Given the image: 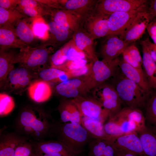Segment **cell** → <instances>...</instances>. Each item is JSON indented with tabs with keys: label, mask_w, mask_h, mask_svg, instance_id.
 I'll return each mask as SVG.
<instances>
[{
	"label": "cell",
	"mask_w": 156,
	"mask_h": 156,
	"mask_svg": "<svg viewBox=\"0 0 156 156\" xmlns=\"http://www.w3.org/2000/svg\"><path fill=\"white\" fill-rule=\"evenodd\" d=\"M50 118L39 108L25 107L15 120L16 132L34 141L44 140L49 135L52 122Z\"/></svg>",
	"instance_id": "1"
},
{
	"label": "cell",
	"mask_w": 156,
	"mask_h": 156,
	"mask_svg": "<svg viewBox=\"0 0 156 156\" xmlns=\"http://www.w3.org/2000/svg\"><path fill=\"white\" fill-rule=\"evenodd\" d=\"M49 136L76 151H84L92 138L84 127L77 123H63L52 120Z\"/></svg>",
	"instance_id": "2"
},
{
	"label": "cell",
	"mask_w": 156,
	"mask_h": 156,
	"mask_svg": "<svg viewBox=\"0 0 156 156\" xmlns=\"http://www.w3.org/2000/svg\"><path fill=\"white\" fill-rule=\"evenodd\" d=\"M116 71L115 74L116 76L115 85H112L117 91L122 103L133 108L140 109L145 107L150 94L135 83L126 78L121 72L117 74Z\"/></svg>",
	"instance_id": "3"
},
{
	"label": "cell",
	"mask_w": 156,
	"mask_h": 156,
	"mask_svg": "<svg viewBox=\"0 0 156 156\" xmlns=\"http://www.w3.org/2000/svg\"><path fill=\"white\" fill-rule=\"evenodd\" d=\"M120 60L118 57L111 61L98 59L92 62L88 72L81 76L88 90L90 91L113 77L119 67Z\"/></svg>",
	"instance_id": "4"
},
{
	"label": "cell",
	"mask_w": 156,
	"mask_h": 156,
	"mask_svg": "<svg viewBox=\"0 0 156 156\" xmlns=\"http://www.w3.org/2000/svg\"><path fill=\"white\" fill-rule=\"evenodd\" d=\"M50 53L45 47L32 48L26 46L21 49L20 52L16 54L14 64L18 63L20 67L29 71H38L44 69Z\"/></svg>",
	"instance_id": "5"
},
{
	"label": "cell",
	"mask_w": 156,
	"mask_h": 156,
	"mask_svg": "<svg viewBox=\"0 0 156 156\" xmlns=\"http://www.w3.org/2000/svg\"><path fill=\"white\" fill-rule=\"evenodd\" d=\"M92 92V96L108 113V120L114 118L122 109V102L112 85L105 82L93 88Z\"/></svg>",
	"instance_id": "6"
},
{
	"label": "cell",
	"mask_w": 156,
	"mask_h": 156,
	"mask_svg": "<svg viewBox=\"0 0 156 156\" xmlns=\"http://www.w3.org/2000/svg\"><path fill=\"white\" fill-rule=\"evenodd\" d=\"M150 9L138 13L119 35L121 39L129 44L140 39L153 17Z\"/></svg>",
	"instance_id": "7"
},
{
	"label": "cell",
	"mask_w": 156,
	"mask_h": 156,
	"mask_svg": "<svg viewBox=\"0 0 156 156\" xmlns=\"http://www.w3.org/2000/svg\"><path fill=\"white\" fill-rule=\"evenodd\" d=\"M81 116L100 121L104 123L108 120V114L101 104L92 96H87L72 99Z\"/></svg>",
	"instance_id": "8"
},
{
	"label": "cell",
	"mask_w": 156,
	"mask_h": 156,
	"mask_svg": "<svg viewBox=\"0 0 156 156\" xmlns=\"http://www.w3.org/2000/svg\"><path fill=\"white\" fill-rule=\"evenodd\" d=\"M33 75L30 71L25 68H14L9 74L2 87L9 92L22 94L32 82Z\"/></svg>",
	"instance_id": "9"
},
{
	"label": "cell",
	"mask_w": 156,
	"mask_h": 156,
	"mask_svg": "<svg viewBox=\"0 0 156 156\" xmlns=\"http://www.w3.org/2000/svg\"><path fill=\"white\" fill-rule=\"evenodd\" d=\"M146 0H102L96 4V13L109 15L116 12H127L146 4Z\"/></svg>",
	"instance_id": "10"
},
{
	"label": "cell",
	"mask_w": 156,
	"mask_h": 156,
	"mask_svg": "<svg viewBox=\"0 0 156 156\" xmlns=\"http://www.w3.org/2000/svg\"><path fill=\"white\" fill-rule=\"evenodd\" d=\"M147 8L146 4L133 10L116 12L110 15L108 20L109 32L107 37L120 35L138 13Z\"/></svg>",
	"instance_id": "11"
},
{
	"label": "cell",
	"mask_w": 156,
	"mask_h": 156,
	"mask_svg": "<svg viewBox=\"0 0 156 156\" xmlns=\"http://www.w3.org/2000/svg\"><path fill=\"white\" fill-rule=\"evenodd\" d=\"M108 142L115 151L128 152L135 156H145L136 132L122 135Z\"/></svg>",
	"instance_id": "12"
},
{
	"label": "cell",
	"mask_w": 156,
	"mask_h": 156,
	"mask_svg": "<svg viewBox=\"0 0 156 156\" xmlns=\"http://www.w3.org/2000/svg\"><path fill=\"white\" fill-rule=\"evenodd\" d=\"M55 90L60 95L73 99L87 96L90 92L81 76L59 83Z\"/></svg>",
	"instance_id": "13"
},
{
	"label": "cell",
	"mask_w": 156,
	"mask_h": 156,
	"mask_svg": "<svg viewBox=\"0 0 156 156\" xmlns=\"http://www.w3.org/2000/svg\"><path fill=\"white\" fill-rule=\"evenodd\" d=\"M30 141L35 152L44 153H59L68 156H78L84 151L74 150L55 140Z\"/></svg>",
	"instance_id": "14"
},
{
	"label": "cell",
	"mask_w": 156,
	"mask_h": 156,
	"mask_svg": "<svg viewBox=\"0 0 156 156\" xmlns=\"http://www.w3.org/2000/svg\"><path fill=\"white\" fill-rule=\"evenodd\" d=\"M102 45L101 53L103 59L111 61L117 58L129 45L117 36L107 37Z\"/></svg>",
	"instance_id": "15"
},
{
	"label": "cell",
	"mask_w": 156,
	"mask_h": 156,
	"mask_svg": "<svg viewBox=\"0 0 156 156\" xmlns=\"http://www.w3.org/2000/svg\"><path fill=\"white\" fill-rule=\"evenodd\" d=\"M121 72L128 79L133 81L149 95L152 90L150 87L144 71L134 67L120 60L119 65Z\"/></svg>",
	"instance_id": "16"
},
{
	"label": "cell",
	"mask_w": 156,
	"mask_h": 156,
	"mask_svg": "<svg viewBox=\"0 0 156 156\" xmlns=\"http://www.w3.org/2000/svg\"><path fill=\"white\" fill-rule=\"evenodd\" d=\"M30 140L29 137L20 135L16 132L1 134L0 138V156H14L17 147Z\"/></svg>",
	"instance_id": "17"
},
{
	"label": "cell",
	"mask_w": 156,
	"mask_h": 156,
	"mask_svg": "<svg viewBox=\"0 0 156 156\" xmlns=\"http://www.w3.org/2000/svg\"><path fill=\"white\" fill-rule=\"evenodd\" d=\"M109 16L96 13L88 19L87 30L88 34L94 40L107 36L109 32L108 20Z\"/></svg>",
	"instance_id": "18"
},
{
	"label": "cell",
	"mask_w": 156,
	"mask_h": 156,
	"mask_svg": "<svg viewBox=\"0 0 156 156\" xmlns=\"http://www.w3.org/2000/svg\"><path fill=\"white\" fill-rule=\"evenodd\" d=\"M137 133L145 156H156V126L146 125Z\"/></svg>",
	"instance_id": "19"
},
{
	"label": "cell",
	"mask_w": 156,
	"mask_h": 156,
	"mask_svg": "<svg viewBox=\"0 0 156 156\" xmlns=\"http://www.w3.org/2000/svg\"><path fill=\"white\" fill-rule=\"evenodd\" d=\"M58 109L60 116V122L77 123L82 125V117L72 99L61 101Z\"/></svg>",
	"instance_id": "20"
},
{
	"label": "cell",
	"mask_w": 156,
	"mask_h": 156,
	"mask_svg": "<svg viewBox=\"0 0 156 156\" xmlns=\"http://www.w3.org/2000/svg\"><path fill=\"white\" fill-rule=\"evenodd\" d=\"M27 90L30 98L38 103L47 101L52 93L51 87L49 83L41 79L32 82Z\"/></svg>",
	"instance_id": "21"
},
{
	"label": "cell",
	"mask_w": 156,
	"mask_h": 156,
	"mask_svg": "<svg viewBox=\"0 0 156 156\" xmlns=\"http://www.w3.org/2000/svg\"><path fill=\"white\" fill-rule=\"evenodd\" d=\"M72 40L75 46L83 52L86 58L91 62L98 59L94 48V40L88 34L78 31Z\"/></svg>",
	"instance_id": "22"
},
{
	"label": "cell",
	"mask_w": 156,
	"mask_h": 156,
	"mask_svg": "<svg viewBox=\"0 0 156 156\" xmlns=\"http://www.w3.org/2000/svg\"><path fill=\"white\" fill-rule=\"evenodd\" d=\"M81 17L75 13L63 10H58L54 14L53 21L70 31L76 32L79 27Z\"/></svg>",
	"instance_id": "23"
},
{
	"label": "cell",
	"mask_w": 156,
	"mask_h": 156,
	"mask_svg": "<svg viewBox=\"0 0 156 156\" xmlns=\"http://www.w3.org/2000/svg\"><path fill=\"white\" fill-rule=\"evenodd\" d=\"M144 71L150 88L156 90V64L151 57L144 40L141 41Z\"/></svg>",
	"instance_id": "24"
},
{
	"label": "cell",
	"mask_w": 156,
	"mask_h": 156,
	"mask_svg": "<svg viewBox=\"0 0 156 156\" xmlns=\"http://www.w3.org/2000/svg\"><path fill=\"white\" fill-rule=\"evenodd\" d=\"M0 50L5 51L9 48L21 49L27 45L16 36L13 27H2L0 28Z\"/></svg>",
	"instance_id": "25"
},
{
	"label": "cell",
	"mask_w": 156,
	"mask_h": 156,
	"mask_svg": "<svg viewBox=\"0 0 156 156\" xmlns=\"http://www.w3.org/2000/svg\"><path fill=\"white\" fill-rule=\"evenodd\" d=\"M60 6L64 10L75 13L82 17L92 8L96 1L91 0H58Z\"/></svg>",
	"instance_id": "26"
},
{
	"label": "cell",
	"mask_w": 156,
	"mask_h": 156,
	"mask_svg": "<svg viewBox=\"0 0 156 156\" xmlns=\"http://www.w3.org/2000/svg\"><path fill=\"white\" fill-rule=\"evenodd\" d=\"M104 123L99 120L82 117V125L92 139H101L107 141L108 137L105 131Z\"/></svg>",
	"instance_id": "27"
},
{
	"label": "cell",
	"mask_w": 156,
	"mask_h": 156,
	"mask_svg": "<svg viewBox=\"0 0 156 156\" xmlns=\"http://www.w3.org/2000/svg\"><path fill=\"white\" fill-rule=\"evenodd\" d=\"M16 54L13 52L0 50V87L3 86L10 72L14 68V60Z\"/></svg>",
	"instance_id": "28"
},
{
	"label": "cell",
	"mask_w": 156,
	"mask_h": 156,
	"mask_svg": "<svg viewBox=\"0 0 156 156\" xmlns=\"http://www.w3.org/2000/svg\"><path fill=\"white\" fill-rule=\"evenodd\" d=\"M25 15L16 8L7 9L0 7V26L13 27L20 20L24 18Z\"/></svg>",
	"instance_id": "29"
},
{
	"label": "cell",
	"mask_w": 156,
	"mask_h": 156,
	"mask_svg": "<svg viewBox=\"0 0 156 156\" xmlns=\"http://www.w3.org/2000/svg\"><path fill=\"white\" fill-rule=\"evenodd\" d=\"M15 33L19 39L26 45L32 42L36 37L33 32L32 25L23 18L18 21L15 25Z\"/></svg>",
	"instance_id": "30"
},
{
	"label": "cell",
	"mask_w": 156,
	"mask_h": 156,
	"mask_svg": "<svg viewBox=\"0 0 156 156\" xmlns=\"http://www.w3.org/2000/svg\"><path fill=\"white\" fill-rule=\"evenodd\" d=\"M119 113L133 121L135 124L137 129L136 132L146 127L144 116L140 109L126 107L122 108Z\"/></svg>",
	"instance_id": "31"
},
{
	"label": "cell",
	"mask_w": 156,
	"mask_h": 156,
	"mask_svg": "<svg viewBox=\"0 0 156 156\" xmlns=\"http://www.w3.org/2000/svg\"><path fill=\"white\" fill-rule=\"evenodd\" d=\"M145 107L146 125L156 126V90H153L150 94Z\"/></svg>",
	"instance_id": "32"
},
{
	"label": "cell",
	"mask_w": 156,
	"mask_h": 156,
	"mask_svg": "<svg viewBox=\"0 0 156 156\" xmlns=\"http://www.w3.org/2000/svg\"><path fill=\"white\" fill-rule=\"evenodd\" d=\"M32 27L35 37L43 40H47L48 38L49 31L48 24L41 16L34 18Z\"/></svg>",
	"instance_id": "33"
},
{
	"label": "cell",
	"mask_w": 156,
	"mask_h": 156,
	"mask_svg": "<svg viewBox=\"0 0 156 156\" xmlns=\"http://www.w3.org/2000/svg\"><path fill=\"white\" fill-rule=\"evenodd\" d=\"M66 72L58 69L50 67L44 69L39 72V75L41 79L47 82H62L63 76Z\"/></svg>",
	"instance_id": "34"
},
{
	"label": "cell",
	"mask_w": 156,
	"mask_h": 156,
	"mask_svg": "<svg viewBox=\"0 0 156 156\" xmlns=\"http://www.w3.org/2000/svg\"><path fill=\"white\" fill-rule=\"evenodd\" d=\"M48 25L49 31L57 41L63 42L69 36L71 31L54 21L49 22Z\"/></svg>",
	"instance_id": "35"
},
{
	"label": "cell",
	"mask_w": 156,
	"mask_h": 156,
	"mask_svg": "<svg viewBox=\"0 0 156 156\" xmlns=\"http://www.w3.org/2000/svg\"><path fill=\"white\" fill-rule=\"evenodd\" d=\"M109 120H113L119 125L124 134L136 132L137 131L135 124L119 113L113 118Z\"/></svg>",
	"instance_id": "36"
},
{
	"label": "cell",
	"mask_w": 156,
	"mask_h": 156,
	"mask_svg": "<svg viewBox=\"0 0 156 156\" xmlns=\"http://www.w3.org/2000/svg\"><path fill=\"white\" fill-rule=\"evenodd\" d=\"M107 141L92 139L88 143V156H103Z\"/></svg>",
	"instance_id": "37"
},
{
	"label": "cell",
	"mask_w": 156,
	"mask_h": 156,
	"mask_svg": "<svg viewBox=\"0 0 156 156\" xmlns=\"http://www.w3.org/2000/svg\"><path fill=\"white\" fill-rule=\"evenodd\" d=\"M15 107L13 98L9 95L0 94V115L1 117L6 116L10 114Z\"/></svg>",
	"instance_id": "38"
},
{
	"label": "cell",
	"mask_w": 156,
	"mask_h": 156,
	"mask_svg": "<svg viewBox=\"0 0 156 156\" xmlns=\"http://www.w3.org/2000/svg\"><path fill=\"white\" fill-rule=\"evenodd\" d=\"M68 47V42L51 56L50 67L53 68L61 65L67 61L66 53Z\"/></svg>",
	"instance_id": "39"
},
{
	"label": "cell",
	"mask_w": 156,
	"mask_h": 156,
	"mask_svg": "<svg viewBox=\"0 0 156 156\" xmlns=\"http://www.w3.org/2000/svg\"><path fill=\"white\" fill-rule=\"evenodd\" d=\"M104 128L108 137L107 141L112 138L124 134L119 125L111 120H109L104 123Z\"/></svg>",
	"instance_id": "40"
},
{
	"label": "cell",
	"mask_w": 156,
	"mask_h": 156,
	"mask_svg": "<svg viewBox=\"0 0 156 156\" xmlns=\"http://www.w3.org/2000/svg\"><path fill=\"white\" fill-rule=\"evenodd\" d=\"M88 64V61L86 59L74 60H67L61 65L53 68L68 72L82 67Z\"/></svg>",
	"instance_id": "41"
},
{
	"label": "cell",
	"mask_w": 156,
	"mask_h": 156,
	"mask_svg": "<svg viewBox=\"0 0 156 156\" xmlns=\"http://www.w3.org/2000/svg\"><path fill=\"white\" fill-rule=\"evenodd\" d=\"M66 53L67 60H74L86 59L83 52L79 49L71 40L68 42Z\"/></svg>",
	"instance_id": "42"
},
{
	"label": "cell",
	"mask_w": 156,
	"mask_h": 156,
	"mask_svg": "<svg viewBox=\"0 0 156 156\" xmlns=\"http://www.w3.org/2000/svg\"><path fill=\"white\" fill-rule=\"evenodd\" d=\"M33 151V145L30 140L19 145L16 148L14 156H30Z\"/></svg>",
	"instance_id": "43"
},
{
	"label": "cell",
	"mask_w": 156,
	"mask_h": 156,
	"mask_svg": "<svg viewBox=\"0 0 156 156\" xmlns=\"http://www.w3.org/2000/svg\"><path fill=\"white\" fill-rule=\"evenodd\" d=\"M133 59L142 64V59L137 47L134 44L129 45L125 50Z\"/></svg>",
	"instance_id": "44"
},
{
	"label": "cell",
	"mask_w": 156,
	"mask_h": 156,
	"mask_svg": "<svg viewBox=\"0 0 156 156\" xmlns=\"http://www.w3.org/2000/svg\"><path fill=\"white\" fill-rule=\"evenodd\" d=\"M146 29L154 43L156 45V19L152 20L149 22Z\"/></svg>",
	"instance_id": "45"
},
{
	"label": "cell",
	"mask_w": 156,
	"mask_h": 156,
	"mask_svg": "<svg viewBox=\"0 0 156 156\" xmlns=\"http://www.w3.org/2000/svg\"><path fill=\"white\" fill-rule=\"evenodd\" d=\"M122 54L123 60L125 62L134 67L139 69H142V64L132 58L125 51H124Z\"/></svg>",
	"instance_id": "46"
},
{
	"label": "cell",
	"mask_w": 156,
	"mask_h": 156,
	"mask_svg": "<svg viewBox=\"0 0 156 156\" xmlns=\"http://www.w3.org/2000/svg\"><path fill=\"white\" fill-rule=\"evenodd\" d=\"M19 0H0V7L7 9L13 10L16 8Z\"/></svg>",
	"instance_id": "47"
},
{
	"label": "cell",
	"mask_w": 156,
	"mask_h": 156,
	"mask_svg": "<svg viewBox=\"0 0 156 156\" xmlns=\"http://www.w3.org/2000/svg\"><path fill=\"white\" fill-rule=\"evenodd\" d=\"M144 40L151 57L156 62V45L152 43L148 37Z\"/></svg>",
	"instance_id": "48"
},
{
	"label": "cell",
	"mask_w": 156,
	"mask_h": 156,
	"mask_svg": "<svg viewBox=\"0 0 156 156\" xmlns=\"http://www.w3.org/2000/svg\"><path fill=\"white\" fill-rule=\"evenodd\" d=\"M149 9L154 17L156 16V0L151 1Z\"/></svg>",
	"instance_id": "49"
},
{
	"label": "cell",
	"mask_w": 156,
	"mask_h": 156,
	"mask_svg": "<svg viewBox=\"0 0 156 156\" xmlns=\"http://www.w3.org/2000/svg\"><path fill=\"white\" fill-rule=\"evenodd\" d=\"M121 152V154L120 156H135L134 155L124 151H120Z\"/></svg>",
	"instance_id": "50"
},
{
	"label": "cell",
	"mask_w": 156,
	"mask_h": 156,
	"mask_svg": "<svg viewBox=\"0 0 156 156\" xmlns=\"http://www.w3.org/2000/svg\"><path fill=\"white\" fill-rule=\"evenodd\" d=\"M30 156H38L34 152L33 150V152Z\"/></svg>",
	"instance_id": "51"
}]
</instances>
